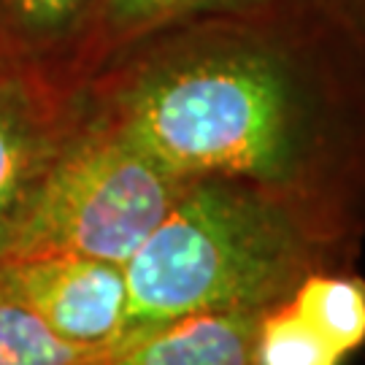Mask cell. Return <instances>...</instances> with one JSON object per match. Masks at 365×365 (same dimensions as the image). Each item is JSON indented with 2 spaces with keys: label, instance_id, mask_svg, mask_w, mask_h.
<instances>
[{
  "label": "cell",
  "instance_id": "cell-1",
  "mask_svg": "<svg viewBox=\"0 0 365 365\" xmlns=\"http://www.w3.org/2000/svg\"><path fill=\"white\" fill-rule=\"evenodd\" d=\"M182 179L252 184L357 262L365 238V33L330 0H274L163 30L84 84Z\"/></svg>",
  "mask_w": 365,
  "mask_h": 365
},
{
  "label": "cell",
  "instance_id": "cell-2",
  "mask_svg": "<svg viewBox=\"0 0 365 365\" xmlns=\"http://www.w3.org/2000/svg\"><path fill=\"white\" fill-rule=\"evenodd\" d=\"M319 268L354 262L257 187L192 179L125 262L128 330L200 312H262Z\"/></svg>",
  "mask_w": 365,
  "mask_h": 365
},
{
  "label": "cell",
  "instance_id": "cell-3",
  "mask_svg": "<svg viewBox=\"0 0 365 365\" xmlns=\"http://www.w3.org/2000/svg\"><path fill=\"white\" fill-rule=\"evenodd\" d=\"M190 182L133 144L84 90L76 125L30 192L0 257L81 255L125 265Z\"/></svg>",
  "mask_w": 365,
  "mask_h": 365
},
{
  "label": "cell",
  "instance_id": "cell-4",
  "mask_svg": "<svg viewBox=\"0 0 365 365\" xmlns=\"http://www.w3.org/2000/svg\"><path fill=\"white\" fill-rule=\"evenodd\" d=\"M0 282L60 339L106 349L128 333L125 265L81 255L0 257Z\"/></svg>",
  "mask_w": 365,
  "mask_h": 365
},
{
  "label": "cell",
  "instance_id": "cell-5",
  "mask_svg": "<svg viewBox=\"0 0 365 365\" xmlns=\"http://www.w3.org/2000/svg\"><path fill=\"white\" fill-rule=\"evenodd\" d=\"M84 108V84L41 68L0 66V249Z\"/></svg>",
  "mask_w": 365,
  "mask_h": 365
},
{
  "label": "cell",
  "instance_id": "cell-6",
  "mask_svg": "<svg viewBox=\"0 0 365 365\" xmlns=\"http://www.w3.org/2000/svg\"><path fill=\"white\" fill-rule=\"evenodd\" d=\"M365 346V276L319 268L289 295L262 309L255 365H344Z\"/></svg>",
  "mask_w": 365,
  "mask_h": 365
},
{
  "label": "cell",
  "instance_id": "cell-7",
  "mask_svg": "<svg viewBox=\"0 0 365 365\" xmlns=\"http://www.w3.org/2000/svg\"><path fill=\"white\" fill-rule=\"evenodd\" d=\"M103 0H0V63L87 84Z\"/></svg>",
  "mask_w": 365,
  "mask_h": 365
},
{
  "label": "cell",
  "instance_id": "cell-8",
  "mask_svg": "<svg viewBox=\"0 0 365 365\" xmlns=\"http://www.w3.org/2000/svg\"><path fill=\"white\" fill-rule=\"evenodd\" d=\"M260 312H200L130 327L90 365H255Z\"/></svg>",
  "mask_w": 365,
  "mask_h": 365
},
{
  "label": "cell",
  "instance_id": "cell-9",
  "mask_svg": "<svg viewBox=\"0 0 365 365\" xmlns=\"http://www.w3.org/2000/svg\"><path fill=\"white\" fill-rule=\"evenodd\" d=\"M265 3L274 0H103L90 52V78L114 57L163 30L211 14L247 11Z\"/></svg>",
  "mask_w": 365,
  "mask_h": 365
},
{
  "label": "cell",
  "instance_id": "cell-10",
  "mask_svg": "<svg viewBox=\"0 0 365 365\" xmlns=\"http://www.w3.org/2000/svg\"><path fill=\"white\" fill-rule=\"evenodd\" d=\"M106 349L76 346L60 339L25 300L0 282V365H90Z\"/></svg>",
  "mask_w": 365,
  "mask_h": 365
},
{
  "label": "cell",
  "instance_id": "cell-11",
  "mask_svg": "<svg viewBox=\"0 0 365 365\" xmlns=\"http://www.w3.org/2000/svg\"><path fill=\"white\" fill-rule=\"evenodd\" d=\"M339 11H344L354 25L365 33V0H330Z\"/></svg>",
  "mask_w": 365,
  "mask_h": 365
},
{
  "label": "cell",
  "instance_id": "cell-12",
  "mask_svg": "<svg viewBox=\"0 0 365 365\" xmlns=\"http://www.w3.org/2000/svg\"><path fill=\"white\" fill-rule=\"evenodd\" d=\"M0 66H6V63H0Z\"/></svg>",
  "mask_w": 365,
  "mask_h": 365
}]
</instances>
